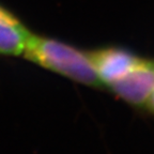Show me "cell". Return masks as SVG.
Returning a JSON list of instances; mask_svg holds the SVG:
<instances>
[{
  "label": "cell",
  "mask_w": 154,
  "mask_h": 154,
  "mask_svg": "<svg viewBox=\"0 0 154 154\" xmlns=\"http://www.w3.org/2000/svg\"><path fill=\"white\" fill-rule=\"evenodd\" d=\"M143 110L146 111V112L151 113L152 116H154V90L151 93V95H150L147 104H146V106H144Z\"/></svg>",
  "instance_id": "5b68a950"
},
{
  "label": "cell",
  "mask_w": 154,
  "mask_h": 154,
  "mask_svg": "<svg viewBox=\"0 0 154 154\" xmlns=\"http://www.w3.org/2000/svg\"><path fill=\"white\" fill-rule=\"evenodd\" d=\"M100 84L108 88L128 74L139 62L141 56L121 46L108 45L87 51Z\"/></svg>",
  "instance_id": "3957f363"
},
{
  "label": "cell",
  "mask_w": 154,
  "mask_h": 154,
  "mask_svg": "<svg viewBox=\"0 0 154 154\" xmlns=\"http://www.w3.org/2000/svg\"><path fill=\"white\" fill-rule=\"evenodd\" d=\"M32 31L16 13L0 2V57H20Z\"/></svg>",
  "instance_id": "277c9868"
},
{
  "label": "cell",
  "mask_w": 154,
  "mask_h": 154,
  "mask_svg": "<svg viewBox=\"0 0 154 154\" xmlns=\"http://www.w3.org/2000/svg\"><path fill=\"white\" fill-rule=\"evenodd\" d=\"M23 57L73 82L92 88L102 87L88 51L61 40L32 32Z\"/></svg>",
  "instance_id": "6da1fadb"
},
{
  "label": "cell",
  "mask_w": 154,
  "mask_h": 154,
  "mask_svg": "<svg viewBox=\"0 0 154 154\" xmlns=\"http://www.w3.org/2000/svg\"><path fill=\"white\" fill-rule=\"evenodd\" d=\"M119 100L138 110H143L154 90V58H143L107 88Z\"/></svg>",
  "instance_id": "7a4b0ae2"
}]
</instances>
